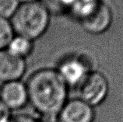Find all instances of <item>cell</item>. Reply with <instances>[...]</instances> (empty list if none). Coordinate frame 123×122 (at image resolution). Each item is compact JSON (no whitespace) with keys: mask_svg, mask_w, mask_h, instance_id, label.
Here are the masks:
<instances>
[{"mask_svg":"<svg viewBox=\"0 0 123 122\" xmlns=\"http://www.w3.org/2000/svg\"><path fill=\"white\" fill-rule=\"evenodd\" d=\"M28 101L47 118L59 117L66 103L68 85L58 70L43 69L34 72L26 84Z\"/></svg>","mask_w":123,"mask_h":122,"instance_id":"6da1fadb","label":"cell"},{"mask_svg":"<svg viewBox=\"0 0 123 122\" xmlns=\"http://www.w3.org/2000/svg\"><path fill=\"white\" fill-rule=\"evenodd\" d=\"M51 15L40 2H22L10 18L16 35L34 41L46 33Z\"/></svg>","mask_w":123,"mask_h":122,"instance_id":"7a4b0ae2","label":"cell"},{"mask_svg":"<svg viewBox=\"0 0 123 122\" xmlns=\"http://www.w3.org/2000/svg\"><path fill=\"white\" fill-rule=\"evenodd\" d=\"M80 99L91 107L105 100L108 92V83L105 76L98 72H90L78 85Z\"/></svg>","mask_w":123,"mask_h":122,"instance_id":"3957f363","label":"cell"},{"mask_svg":"<svg viewBox=\"0 0 123 122\" xmlns=\"http://www.w3.org/2000/svg\"><path fill=\"white\" fill-rule=\"evenodd\" d=\"M112 22V9L108 3L103 2L91 15L80 22V24L87 34L100 35L108 30Z\"/></svg>","mask_w":123,"mask_h":122,"instance_id":"277c9868","label":"cell"},{"mask_svg":"<svg viewBox=\"0 0 123 122\" xmlns=\"http://www.w3.org/2000/svg\"><path fill=\"white\" fill-rule=\"evenodd\" d=\"M82 55L68 58L60 65L58 72L68 86H77L90 72L89 65Z\"/></svg>","mask_w":123,"mask_h":122,"instance_id":"5b68a950","label":"cell"},{"mask_svg":"<svg viewBox=\"0 0 123 122\" xmlns=\"http://www.w3.org/2000/svg\"><path fill=\"white\" fill-rule=\"evenodd\" d=\"M0 100L9 110L23 107L28 101L26 84L19 80L4 82L0 89Z\"/></svg>","mask_w":123,"mask_h":122,"instance_id":"8992f818","label":"cell"},{"mask_svg":"<svg viewBox=\"0 0 123 122\" xmlns=\"http://www.w3.org/2000/svg\"><path fill=\"white\" fill-rule=\"evenodd\" d=\"M59 117L61 122H93L94 111L93 107L82 99H74L66 101Z\"/></svg>","mask_w":123,"mask_h":122,"instance_id":"52a82bcc","label":"cell"},{"mask_svg":"<svg viewBox=\"0 0 123 122\" xmlns=\"http://www.w3.org/2000/svg\"><path fill=\"white\" fill-rule=\"evenodd\" d=\"M26 70L25 59L7 49L0 51V80L4 82L19 80Z\"/></svg>","mask_w":123,"mask_h":122,"instance_id":"ba28073f","label":"cell"},{"mask_svg":"<svg viewBox=\"0 0 123 122\" xmlns=\"http://www.w3.org/2000/svg\"><path fill=\"white\" fill-rule=\"evenodd\" d=\"M103 2V0H73L69 16L80 23L91 15Z\"/></svg>","mask_w":123,"mask_h":122,"instance_id":"9c48e42d","label":"cell"},{"mask_svg":"<svg viewBox=\"0 0 123 122\" xmlns=\"http://www.w3.org/2000/svg\"><path fill=\"white\" fill-rule=\"evenodd\" d=\"M34 48V41L24 37L15 35L9 43L7 50L15 55L24 58L30 54Z\"/></svg>","mask_w":123,"mask_h":122,"instance_id":"30bf717a","label":"cell"},{"mask_svg":"<svg viewBox=\"0 0 123 122\" xmlns=\"http://www.w3.org/2000/svg\"><path fill=\"white\" fill-rule=\"evenodd\" d=\"M51 16H69L73 0H40Z\"/></svg>","mask_w":123,"mask_h":122,"instance_id":"8fae6325","label":"cell"},{"mask_svg":"<svg viewBox=\"0 0 123 122\" xmlns=\"http://www.w3.org/2000/svg\"><path fill=\"white\" fill-rule=\"evenodd\" d=\"M15 35L10 20L0 17V51L7 49Z\"/></svg>","mask_w":123,"mask_h":122,"instance_id":"7c38bea8","label":"cell"},{"mask_svg":"<svg viewBox=\"0 0 123 122\" xmlns=\"http://www.w3.org/2000/svg\"><path fill=\"white\" fill-rule=\"evenodd\" d=\"M20 4L19 0H0V17L10 20Z\"/></svg>","mask_w":123,"mask_h":122,"instance_id":"4fadbf2b","label":"cell"},{"mask_svg":"<svg viewBox=\"0 0 123 122\" xmlns=\"http://www.w3.org/2000/svg\"><path fill=\"white\" fill-rule=\"evenodd\" d=\"M10 110L6 107L0 100V122H10Z\"/></svg>","mask_w":123,"mask_h":122,"instance_id":"5bb4252c","label":"cell"},{"mask_svg":"<svg viewBox=\"0 0 123 122\" xmlns=\"http://www.w3.org/2000/svg\"><path fill=\"white\" fill-rule=\"evenodd\" d=\"M10 122H39L36 118L30 116V115L20 114L15 117H12Z\"/></svg>","mask_w":123,"mask_h":122,"instance_id":"9a60e30c","label":"cell"},{"mask_svg":"<svg viewBox=\"0 0 123 122\" xmlns=\"http://www.w3.org/2000/svg\"><path fill=\"white\" fill-rule=\"evenodd\" d=\"M40 1V0H19V2L20 3L22 2H37Z\"/></svg>","mask_w":123,"mask_h":122,"instance_id":"2e32d148","label":"cell"}]
</instances>
